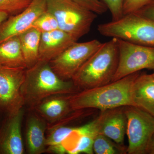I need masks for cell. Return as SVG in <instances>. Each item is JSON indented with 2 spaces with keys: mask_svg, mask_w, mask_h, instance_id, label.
I'll return each instance as SVG.
<instances>
[{
  "mask_svg": "<svg viewBox=\"0 0 154 154\" xmlns=\"http://www.w3.org/2000/svg\"><path fill=\"white\" fill-rule=\"evenodd\" d=\"M72 80L60 78L53 70L49 63L38 60L26 69L24 82L21 87L24 106L34 110L45 99L53 96L72 95L79 92Z\"/></svg>",
  "mask_w": 154,
  "mask_h": 154,
  "instance_id": "obj_1",
  "label": "cell"
},
{
  "mask_svg": "<svg viewBox=\"0 0 154 154\" xmlns=\"http://www.w3.org/2000/svg\"><path fill=\"white\" fill-rule=\"evenodd\" d=\"M140 72L128 75L106 85L82 90L69 95V102L74 111L95 108L100 111L116 107L133 106L131 87Z\"/></svg>",
  "mask_w": 154,
  "mask_h": 154,
  "instance_id": "obj_2",
  "label": "cell"
},
{
  "mask_svg": "<svg viewBox=\"0 0 154 154\" xmlns=\"http://www.w3.org/2000/svg\"><path fill=\"white\" fill-rule=\"evenodd\" d=\"M119 63L116 38L102 43L74 76L72 81L79 90H84L111 82Z\"/></svg>",
  "mask_w": 154,
  "mask_h": 154,
  "instance_id": "obj_3",
  "label": "cell"
},
{
  "mask_svg": "<svg viewBox=\"0 0 154 154\" xmlns=\"http://www.w3.org/2000/svg\"><path fill=\"white\" fill-rule=\"evenodd\" d=\"M97 30L102 36L154 47V22L133 13L116 21L100 24Z\"/></svg>",
  "mask_w": 154,
  "mask_h": 154,
  "instance_id": "obj_4",
  "label": "cell"
},
{
  "mask_svg": "<svg viewBox=\"0 0 154 154\" xmlns=\"http://www.w3.org/2000/svg\"><path fill=\"white\" fill-rule=\"evenodd\" d=\"M47 10L55 17L59 28L78 41L89 33L97 14L72 0H46Z\"/></svg>",
  "mask_w": 154,
  "mask_h": 154,
  "instance_id": "obj_5",
  "label": "cell"
},
{
  "mask_svg": "<svg viewBox=\"0 0 154 154\" xmlns=\"http://www.w3.org/2000/svg\"><path fill=\"white\" fill-rule=\"evenodd\" d=\"M126 133L128 140L127 154H147L148 147L154 133V116L138 107L124 106Z\"/></svg>",
  "mask_w": 154,
  "mask_h": 154,
  "instance_id": "obj_6",
  "label": "cell"
},
{
  "mask_svg": "<svg viewBox=\"0 0 154 154\" xmlns=\"http://www.w3.org/2000/svg\"><path fill=\"white\" fill-rule=\"evenodd\" d=\"M116 41L119 63L112 82L144 69H154V47L135 44L119 38H116Z\"/></svg>",
  "mask_w": 154,
  "mask_h": 154,
  "instance_id": "obj_7",
  "label": "cell"
},
{
  "mask_svg": "<svg viewBox=\"0 0 154 154\" xmlns=\"http://www.w3.org/2000/svg\"><path fill=\"white\" fill-rule=\"evenodd\" d=\"M102 42L95 39L82 42H75L57 57L49 62L53 70L61 79L71 80Z\"/></svg>",
  "mask_w": 154,
  "mask_h": 154,
  "instance_id": "obj_8",
  "label": "cell"
},
{
  "mask_svg": "<svg viewBox=\"0 0 154 154\" xmlns=\"http://www.w3.org/2000/svg\"><path fill=\"white\" fill-rule=\"evenodd\" d=\"M26 69L0 65V111L5 116L17 113L24 107L21 89Z\"/></svg>",
  "mask_w": 154,
  "mask_h": 154,
  "instance_id": "obj_9",
  "label": "cell"
},
{
  "mask_svg": "<svg viewBox=\"0 0 154 154\" xmlns=\"http://www.w3.org/2000/svg\"><path fill=\"white\" fill-rule=\"evenodd\" d=\"M46 11V0H33L20 14L9 17L0 24V44L31 28L36 19Z\"/></svg>",
  "mask_w": 154,
  "mask_h": 154,
  "instance_id": "obj_10",
  "label": "cell"
},
{
  "mask_svg": "<svg viewBox=\"0 0 154 154\" xmlns=\"http://www.w3.org/2000/svg\"><path fill=\"white\" fill-rule=\"evenodd\" d=\"M24 107L17 113L6 116L0 125V154H23L24 146L22 136Z\"/></svg>",
  "mask_w": 154,
  "mask_h": 154,
  "instance_id": "obj_11",
  "label": "cell"
},
{
  "mask_svg": "<svg viewBox=\"0 0 154 154\" xmlns=\"http://www.w3.org/2000/svg\"><path fill=\"white\" fill-rule=\"evenodd\" d=\"M124 107L101 111L94 119L97 133L104 135L120 144H123L124 142L127 123Z\"/></svg>",
  "mask_w": 154,
  "mask_h": 154,
  "instance_id": "obj_12",
  "label": "cell"
},
{
  "mask_svg": "<svg viewBox=\"0 0 154 154\" xmlns=\"http://www.w3.org/2000/svg\"><path fill=\"white\" fill-rule=\"evenodd\" d=\"M27 117L25 140L27 151L30 154H41L46 152L47 122L34 110Z\"/></svg>",
  "mask_w": 154,
  "mask_h": 154,
  "instance_id": "obj_13",
  "label": "cell"
},
{
  "mask_svg": "<svg viewBox=\"0 0 154 154\" xmlns=\"http://www.w3.org/2000/svg\"><path fill=\"white\" fill-rule=\"evenodd\" d=\"M77 41L60 29L42 33L39 49V60L49 62Z\"/></svg>",
  "mask_w": 154,
  "mask_h": 154,
  "instance_id": "obj_14",
  "label": "cell"
},
{
  "mask_svg": "<svg viewBox=\"0 0 154 154\" xmlns=\"http://www.w3.org/2000/svg\"><path fill=\"white\" fill-rule=\"evenodd\" d=\"M70 95L53 96L45 99L34 110L51 125L62 121L71 113Z\"/></svg>",
  "mask_w": 154,
  "mask_h": 154,
  "instance_id": "obj_15",
  "label": "cell"
},
{
  "mask_svg": "<svg viewBox=\"0 0 154 154\" xmlns=\"http://www.w3.org/2000/svg\"><path fill=\"white\" fill-rule=\"evenodd\" d=\"M133 106L154 116V78L152 74L140 73L131 89Z\"/></svg>",
  "mask_w": 154,
  "mask_h": 154,
  "instance_id": "obj_16",
  "label": "cell"
},
{
  "mask_svg": "<svg viewBox=\"0 0 154 154\" xmlns=\"http://www.w3.org/2000/svg\"><path fill=\"white\" fill-rule=\"evenodd\" d=\"M41 34L38 30L31 27L19 36L27 69L33 66L39 60Z\"/></svg>",
  "mask_w": 154,
  "mask_h": 154,
  "instance_id": "obj_17",
  "label": "cell"
},
{
  "mask_svg": "<svg viewBox=\"0 0 154 154\" xmlns=\"http://www.w3.org/2000/svg\"><path fill=\"white\" fill-rule=\"evenodd\" d=\"M0 65L27 69L19 36L9 38L0 44Z\"/></svg>",
  "mask_w": 154,
  "mask_h": 154,
  "instance_id": "obj_18",
  "label": "cell"
},
{
  "mask_svg": "<svg viewBox=\"0 0 154 154\" xmlns=\"http://www.w3.org/2000/svg\"><path fill=\"white\" fill-rule=\"evenodd\" d=\"M97 134L95 129L94 120L80 126L76 145L71 154H94L93 146L94 139Z\"/></svg>",
  "mask_w": 154,
  "mask_h": 154,
  "instance_id": "obj_19",
  "label": "cell"
},
{
  "mask_svg": "<svg viewBox=\"0 0 154 154\" xmlns=\"http://www.w3.org/2000/svg\"><path fill=\"white\" fill-rule=\"evenodd\" d=\"M94 153L96 154H127V148L116 143L104 135L97 134L94 139Z\"/></svg>",
  "mask_w": 154,
  "mask_h": 154,
  "instance_id": "obj_20",
  "label": "cell"
},
{
  "mask_svg": "<svg viewBox=\"0 0 154 154\" xmlns=\"http://www.w3.org/2000/svg\"><path fill=\"white\" fill-rule=\"evenodd\" d=\"M32 27L38 30L41 33L59 29L55 17L47 10L36 19Z\"/></svg>",
  "mask_w": 154,
  "mask_h": 154,
  "instance_id": "obj_21",
  "label": "cell"
},
{
  "mask_svg": "<svg viewBox=\"0 0 154 154\" xmlns=\"http://www.w3.org/2000/svg\"><path fill=\"white\" fill-rule=\"evenodd\" d=\"M33 0H0V11L9 17L20 14L29 7Z\"/></svg>",
  "mask_w": 154,
  "mask_h": 154,
  "instance_id": "obj_22",
  "label": "cell"
},
{
  "mask_svg": "<svg viewBox=\"0 0 154 154\" xmlns=\"http://www.w3.org/2000/svg\"><path fill=\"white\" fill-rule=\"evenodd\" d=\"M83 8L94 12L97 15L105 14L107 7L101 0H72Z\"/></svg>",
  "mask_w": 154,
  "mask_h": 154,
  "instance_id": "obj_23",
  "label": "cell"
},
{
  "mask_svg": "<svg viewBox=\"0 0 154 154\" xmlns=\"http://www.w3.org/2000/svg\"><path fill=\"white\" fill-rule=\"evenodd\" d=\"M109 10L112 20L116 21L123 16V4L124 0H101Z\"/></svg>",
  "mask_w": 154,
  "mask_h": 154,
  "instance_id": "obj_24",
  "label": "cell"
},
{
  "mask_svg": "<svg viewBox=\"0 0 154 154\" xmlns=\"http://www.w3.org/2000/svg\"><path fill=\"white\" fill-rule=\"evenodd\" d=\"M152 0H124L123 15L135 13Z\"/></svg>",
  "mask_w": 154,
  "mask_h": 154,
  "instance_id": "obj_25",
  "label": "cell"
},
{
  "mask_svg": "<svg viewBox=\"0 0 154 154\" xmlns=\"http://www.w3.org/2000/svg\"><path fill=\"white\" fill-rule=\"evenodd\" d=\"M135 13L154 22V0Z\"/></svg>",
  "mask_w": 154,
  "mask_h": 154,
  "instance_id": "obj_26",
  "label": "cell"
},
{
  "mask_svg": "<svg viewBox=\"0 0 154 154\" xmlns=\"http://www.w3.org/2000/svg\"><path fill=\"white\" fill-rule=\"evenodd\" d=\"M147 154H154V133L152 136L148 147Z\"/></svg>",
  "mask_w": 154,
  "mask_h": 154,
  "instance_id": "obj_27",
  "label": "cell"
},
{
  "mask_svg": "<svg viewBox=\"0 0 154 154\" xmlns=\"http://www.w3.org/2000/svg\"><path fill=\"white\" fill-rule=\"evenodd\" d=\"M9 16L5 12L0 11V24L8 18Z\"/></svg>",
  "mask_w": 154,
  "mask_h": 154,
  "instance_id": "obj_28",
  "label": "cell"
},
{
  "mask_svg": "<svg viewBox=\"0 0 154 154\" xmlns=\"http://www.w3.org/2000/svg\"><path fill=\"white\" fill-rule=\"evenodd\" d=\"M153 71H154L153 73L152 74V75L153 76L154 78V69L153 70Z\"/></svg>",
  "mask_w": 154,
  "mask_h": 154,
  "instance_id": "obj_29",
  "label": "cell"
},
{
  "mask_svg": "<svg viewBox=\"0 0 154 154\" xmlns=\"http://www.w3.org/2000/svg\"><path fill=\"white\" fill-rule=\"evenodd\" d=\"M2 113V112H1V111H0V115H1V113ZM0 117H1V115H0Z\"/></svg>",
  "mask_w": 154,
  "mask_h": 154,
  "instance_id": "obj_30",
  "label": "cell"
},
{
  "mask_svg": "<svg viewBox=\"0 0 154 154\" xmlns=\"http://www.w3.org/2000/svg\"><path fill=\"white\" fill-rule=\"evenodd\" d=\"M0 125H1V124H0Z\"/></svg>",
  "mask_w": 154,
  "mask_h": 154,
  "instance_id": "obj_31",
  "label": "cell"
}]
</instances>
